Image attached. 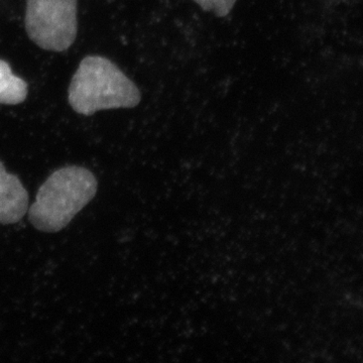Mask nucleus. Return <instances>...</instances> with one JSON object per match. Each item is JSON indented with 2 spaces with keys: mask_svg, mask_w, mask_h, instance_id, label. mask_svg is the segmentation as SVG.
Returning a JSON list of instances; mask_svg holds the SVG:
<instances>
[{
  "mask_svg": "<svg viewBox=\"0 0 363 363\" xmlns=\"http://www.w3.org/2000/svg\"><path fill=\"white\" fill-rule=\"evenodd\" d=\"M96 177L79 166L55 171L40 186L28 210V220L38 230L59 233L96 195Z\"/></svg>",
  "mask_w": 363,
  "mask_h": 363,
  "instance_id": "obj_1",
  "label": "nucleus"
},
{
  "mask_svg": "<svg viewBox=\"0 0 363 363\" xmlns=\"http://www.w3.org/2000/svg\"><path fill=\"white\" fill-rule=\"evenodd\" d=\"M68 99L77 113L92 116L104 109L133 108L140 104L142 94L111 60L88 56L72 78Z\"/></svg>",
  "mask_w": 363,
  "mask_h": 363,
  "instance_id": "obj_2",
  "label": "nucleus"
},
{
  "mask_svg": "<svg viewBox=\"0 0 363 363\" xmlns=\"http://www.w3.org/2000/svg\"><path fill=\"white\" fill-rule=\"evenodd\" d=\"M78 0H28L26 30L47 51L64 52L77 37Z\"/></svg>",
  "mask_w": 363,
  "mask_h": 363,
  "instance_id": "obj_3",
  "label": "nucleus"
},
{
  "mask_svg": "<svg viewBox=\"0 0 363 363\" xmlns=\"http://www.w3.org/2000/svg\"><path fill=\"white\" fill-rule=\"evenodd\" d=\"M28 194L20 178L7 173L0 161V224H16L23 218L28 208Z\"/></svg>",
  "mask_w": 363,
  "mask_h": 363,
  "instance_id": "obj_4",
  "label": "nucleus"
},
{
  "mask_svg": "<svg viewBox=\"0 0 363 363\" xmlns=\"http://www.w3.org/2000/svg\"><path fill=\"white\" fill-rule=\"evenodd\" d=\"M28 96V84L23 79L13 75L11 66L0 59V104L16 105L25 101Z\"/></svg>",
  "mask_w": 363,
  "mask_h": 363,
  "instance_id": "obj_5",
  "label": "nucleus"
},
{
  "mask_svg": "<svg viewBox=\"0 0 363 363\" xmlns=\"http://www.w3.org/2000/svg\"><path fill=\"white\" fill-rule=\"evenodd\" d=\"M203 11L214 13L219 18L228 16L238 0H193Z\"/></svg>",
  "mask_w": 363,
  "mask_h": 363,
  "instance_id": "obj_6",
  "label": "nucleus"
}]
</instances>
